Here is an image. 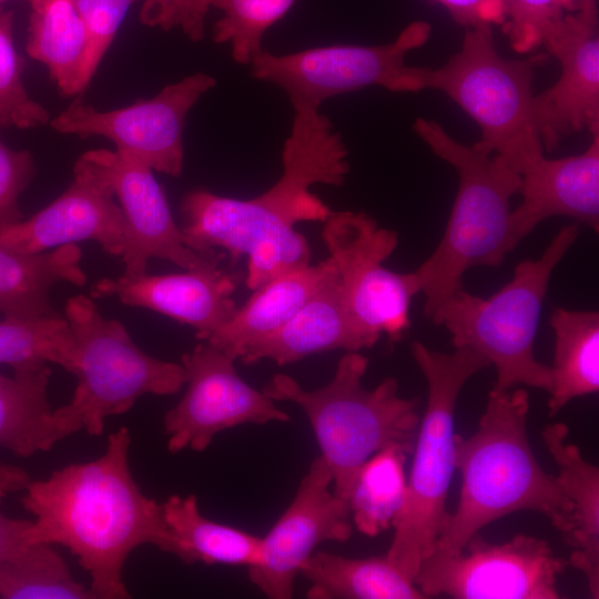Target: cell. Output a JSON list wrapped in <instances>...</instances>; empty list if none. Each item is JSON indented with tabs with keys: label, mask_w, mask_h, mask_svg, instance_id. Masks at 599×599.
Returning a JSON list of instances; mask_svg holds the SVG:
<instances>
[{
	"label": "cell",
	"mask_w": 599,
	"mask_h": 599,
	"mask_svg": "<svg viewBox=\"0 0 599 599\" xmlns=\"http://www.w3.org/2000/svg\"><path fill=\"white\" fill-rule=\"evenodd\" d=\"M349 173L348 150L319 109L294 110L282 150V174L260 195L238 200L205 189L186 193L180 205L181 231L199 253L223 248L232 262L247 256L246 286L309 264L311 247L295 230L300 222H325L332 210L311 191L315 184L341 186Z\"/></svg>",
	"instance_id": "1"
},
{
	"label": "cell",
	"mask_w": 599,
	"mask_h": 599,
	"mask_svg": "<svg viewBox=\"0 0 599 599\" xmlns=\"http://www.w3.org/2000/svg\"><path fill=\"white\" fill-rule=\"evenodd\" d=\"M130 430L108 436L97 459L70 464L45 479L29 480L21 504L35 517L27 544H58L89 572L95 599H126L122 578L129 555L151 544L170 552L162 506L135 483L130 465Z\"/></svg>",
	"instance_id": "2"
},
{
	"label": "cell",
	"mask_w": 599,
	"mask_h": 599,
	"mask_svg": "<svg viewBox=\"0 0 599 599\" xmlns=\"http://www.w3.org/2000/svg\"><path fill=\"white\" fill-rule=\"evenodd\" d=\"M526 389H491L477 430L455 434V467L461 476L458 505L447 512L434 550L459 552L485 526L520 510L548 518L562 539L571 507L554 475L539 465L530 448Z\"/></svg>",
	"instance_id": "3"
},
{
	"label": "cell",
	"mask_w": 599,
	"mask_h": 599,
	"mask_svg": "<svg viewBox=\"0 0 599 599\" xmlns=\"http://www.w3.org/2000/svg\"><path fill=\"white\" fill-rule=\"evenodd\" d=\"M416 135L458 175V189L444 234L434 252L415 271L432 318L458 290L464 274L477 266H500L514 251L510 200L521 179L499 155L454 139L437 121L416 118Z\"/></svg>",
	"instance_id": "4"
},
{
	"label": "cell",
	"mask_w": 599,
	"mask_h": 599,
	"mask_svg": "<svg viewBox=\"0 0 599 599\" xmlns=\"http://www.w3.org/2000/svg\"><path fill=\"white\" fill-rule=\"evenodd\" d=\"M367 367V357L347 352L321 388L307 390L293 377L276 374L262 390L272 400L302 408L332 474L333 493L346 501L361 467L375 453L392 445L413 453L420 422L418 399L400 396L395 377L373 389L363 386Z\"/></svg>",
	"instance_id": "5"
},
{
	"label": "cell",
	"mask_w": 599,
	"mask_h": 599,
	"mask_svg": "<svg viewBox=\"0 0 599 599\" xmlns=\"http://www.w3.org/2000/svg\"><path fill=\"white\" fill-rule=\"evenodd\" d=\"M578 235V223L562 226L544 253L518 263L495 294L481 297L460 288L430 318L448 331L455 348L471 349L496 368L494 389L549 390L551 370L535 357V337L552 272Z\"/></svg>",
	"instance_id": "6"
},
{
	"label": "cell",
	"mask_w": 599,
	"mask_h": 599,
	"mask_svg": "<svg viewBox=\"0 0 599 599\" xmlns=\"http://www.w3.org/2000/svg\"><path fill=\"white\" fill-rule=\"evenodd\" d=\"M412 355L427 384V404L414 446L404 505L396 516L387 557L414 579L435 548L447 516L446 499L455 467L454 415L458 397L475 374L490 366L468 348L430 349L419 341Z\"/></svg>",
	"instance_id": "7"
},
{
	"label": "cell",
	"mask_w": 599,
	"mask_h": 599,
	"mask_svg": "<svg viewBox=\"0 0 599 599\" xmlns=\"http://www.w3.org/2000/svg\"><path fill=\"white\" fill-rule=\"evenodd\" d=\"M491 28H465L460 49L441 67H419V87L450 98L480 129L474 145L501 156L520 174L544 155L532 118V81L549 54L506 59L496 49Z\"/></svg>",
	"instance_id": "8"
},
{
	"label": "cell",
	"mask_w": 599,
	"mask_h": 599,
	"mask_svg": "<svg viewBox=\"0 0 599 599\" xmlns=\"http://www.w3.org/2000/svg\"><path fill=\"white\" fill-rule=\"evenodd\" d=\"M64 317L77 344L78 378L67 404L91 436H100L109 416L124 414L144 394H176L186 383L182 364L152 357L132 341L124 325L104 318L85 295L68 300Z\"/></svg>",
	"instance_id": "9"
},
{
	"label": "cell",
	"mask_w": 599,
	"mask_h": 599,
	"mask_svg": "<svg viewBox=\"0 0 599 599\" xmlns=\"http://www.w3.org/2000/svg\"><path fill=\"white\" fill-rule=\"evenodd\" d=\"M430 34V23L417 20L379 45L334 44L282 55L263 49L250 64L251 74L281 88L294 110L319 109L332 97L373 85L416 93L420 92L419 67L407 65L405 59Z\"/></svg>",
	"instance_id": "10"
},
{
	"label": "cell",
	"mask_w": 599,
	"mask_h": 599,
	"mask_svg": "<svg viewBox=\"0 0 599 599\" xmlns=\"http://www.w3.org/2000/svg\"><path fill=\"white\" fill-rule=\"evenodd\" d=\"M322 238L342 287L347 311L366 333L392 343L410 327L409 307L420 293L415 272L397 273L383 263L398 245L395 231L363 212L332 211Z\"/></svg>",
	"instance_id": "11"
},
{
	"label": "cell",
	"mask_w": 599,
	"mask_h": 599,
	"mask_svg": "<svg viewBox=\"0 0 599 599\" xmlns=\"http://www.w3.org/2000/svg\"><path fill=\"white\" fill-rule=\"evenodd\" d=\"M567 565L544 539L516 535L491 544L478 532L457 554L433 550L413 581L426 598L558 599L557 579Z\"/></svg>",
	"instance_id": "12"
},
{
	"label": "cell",
	"mask_w": 599,
	"mask_h": 599,
	"mask_svg": "<svg viewBox=\"0 0 599 599\" xmlns=\"http://www.w3.org/2000/svg\"><path fill=\"white\" fill-rule=\"evenodd\" d=\"M216 85L212 75L197 72L164 87L155 97L132 105L101 111L75 99L50 120L53 130L82 139L102 136L152 170L177 177L182 173L183 130L189 112Z\"/></svg>",
	"instance_id": "13"
},
{
	"label": "cell",
	"mask_w": 599,
	"mask_h": 599,
	"mask_svg": "<svg viewBox=\"0 0 599 599\" xmlns=\"http://www.w3.org/2000/svg\"><path fill=\"white\" fill-rule=\"evenodd\" d=\"M234 362L207 342L181 356L187 387L163 419L171 454L203 453L216 434L238 425L290 422L274 400L241 378Z\"/></svg>",
	"instance_id": "14"
},
{
	"label": "cell",
	"mask_w": 599,
	"mask_h": 599,
	"mask_svg": "<svg viewBox=\"0 0 599 599\" xmlns=\"http://www.w3.org/2000/svg\"><path fill=\"white\" fill-rule=\"evenodd\" d=\"M332 474L321 455L309 465L297 491L247 566L248 578L267 598L293 597L294 579L323 541L345 542L352 536L348 501L329 490Z\"/></svg>",
	"instance_id": "15"
},
{
	"label": "cell",
	"mask_w": 599,
	"mask_h": 599,
	"mask_svg": "<svg viewBox=\"0 0 599 599\" xmlns=\"http://www.w3.org/2000/svg\"><path fill=\"white\" fill-rule=\"evenodd\" d=\"M80 158L106 184L124 214L123 275L145 274L151 258L167 260L183 270L193 268L216 252L203 254L187 245L150 166L116 149L90 150Z\"/></svg>",
	"instance_id": "16"
},
{
	"label": "cell",
	"mask_w": 599,
	"mask_h": 599,
	"mask_svg": "<svg viewBox=\"0 0 599 599\" xmlns=\"http://www.w3.org/2000/svg\"><path fill=\"white\" fill-rule=\"evenodd\" d=\"M541 47L561 69L559 79L532 99L542 149L552 152L566 136L599 132L598 22L565 12L546 30Z\"/></svg>",
	"instance_id": "17"
},
{
	"label": "cell",
	"mask_w": 599,
	"mask_h": 599,
	"mask_svg": "<svg viewBox=\"0 0 599 599\" xmlns=\"http://www.w3.org/2000/svg\"><path fill=\"white\" fill-rule=\"evenodd\" d=\"M69 187L28 220L0 230V245L22 254L95 241L111 256H122L126 244L125 217L106 184L81 158Z\"/></svg>",
	"instance_id": "18"
},
{
	"label": "cell",
	"mask_w": 599,
	"mask_h": 599,
	"mask_svg": "<svg viewBox=\"0 0 599 599\" xmlns=\"http://www.w3.org/2000/svg\"><path fill=\"white\" fill-rule=\"evenodd\" d=\"M224 253L215 252L206 261L181 273L102 278L91 288L93 298L116 296L132 307L161 313L196 329L205 341L236 313L232 295L240 273L220 266Z\"/></svg>",
	"instance_id": "19"
},
{
	"label": "cell",
	"mask_w": 599,
	"mask_h": 599,
	"mask_svg": "<svg viewBox=\"0 0 599 599\" xmlns=\"http://www.w3.org/2000/svg\"><path fill=\"white\" fill-rule=\"evenodd\" d=\"M521 203L510 214L515 250L542 221L567 216L599 229V132L580 154L561 159L540 155L520 172Z\"/></svg>",
	"instance_id": "20"
},
{
	"label": "cell",
	"mask_w": 599,
	"mask_h": 599,
	"mask_svg": "<svg viewBox=\"0 0 599 599\" xmlns=\"http://www.w3.org/2000/svg\"><path fill=\"white\" fill-rule=\"evenodd\" d=\"M377 341L349 315L335 273L284 325L251 343L240 359L245 365L271 359L283 366L333 349L359 352Z\"/></svg>",
	"instance_id": "21"
},
{
	"label": "cell",
	"mask_w": 599,
	"mask_h": 599,
	"mask_svg": "<svg viewBox=\"0 0 599 599\" xmlns=\"http://www.w3.org/2000/svg\"><path fill=\"white\" fill-rule=\"evenodd\" d=\"M564 423L546 426L541 438L554 459L559 487L570 504L568 565L585 577L592 598H599V468L586 460L577 445L568 441Z\"/></svg>",
	"instance_id": "22"
},
{
	"label": "cell",
	"mask_w": 599,
	"mask_h": 599,
	"mask_svg": "<svg viewBox=\"0 0 599 599\" xmlns=\"http://www.w3.org/2000/svg\"><path fill=\"white\" fill-rule=\"evenodd\" d=\"M50 376L48 364L0 373V448L30 457L82 429L67 405L51 408Z\"/></svg>",
	"instance_id": "23"
},
{
	"label": "cell",
	"mask_w": 599,
	"mask_h": 599,
	"mask_svg": "<svg viewBox=\"0 0 599 599\" xmlns=\"http://www.w3.org/2000/svg\"><path fill=\"white\" fill-rule=\"evenodd\" d=\"M336 273L328 257L287 271L253 291L234 316L205 341L232 359L291 319Z\"/></svg>",
	"instance_id": "24"
},
{
	"label": "cell",
	"mask_w": 599,
	"mask_h": 599,
	"mask_svg": "<svg viewBox=\"0 0 599 599\" xmlns=\"http://www.w3.org/2000/svg\"><path fill=\"white\" fill-rule=\"evenodd\" d=\"M82 252L65 244L51 252L22 254L0 245V313L9 318L59 317L50 291L60 282L87 283L80 267Z\"/></svg>",
	"instance_id": "25"
},
{
	"label": "cell",
	"mask_w": 599,
	"mask_h": 599,
	"mask_svg": "<svg viewBox=\"0 0 599 599\" xmlns=\"http://www.w3.org/2000/svg\"><path fill=\"white\" fill-rule=\"evenodd\" d=\"M300 572L311 582L309 599H425L414 581L385 554L347 558L317 551Z\"/></svg>",
	"instance_id": "26"
},
{
	"label": "cell",
	"mask_w": 599,
	"mask_h": 599,
	"mask_svg": "<svg viewBox=\"0 0 599 599\" xmlns=\"http://www.w3.org/2000/svg\"><path fill=\"white\" fill-rule=\"evenodd\" d=\"M549 323L555 333L549 415L570 400L599 390V313L556 307Z\"/></svg>",
	"instance_id": "27"
},
{
	"label": "cell",
	"mask_w": 599,
	"mask_h": 599,
	"mask_svg": "<svg viewBox=\"0 0 599 599\" xmlns=\"http://www.w3.org/2000/svg\"><path fill=\"white\" fill-rule=\"evenodd\" d=\"M161 506L171 539L170 554L184 564L247 567L253 562L261 538L205 518L194 495H172Z\"/></svg>",
	"instance_id": "28"
},
{
	"label": "cell",
	"mask_w": 599,
	"mask_h": 599,
	"mask_svg": "<svg viewBox=\"0 0 599 599\" xmlns=\"http://www.w3.org/2000/svg\"><path fill=\"white\" fill-rule=\"evenodd\" d=\"M30 7L27 53L47 67L61 95H77L88 35L73 0H38Z\"/></svg>",
	"instance_id": "29"
},
{
	"label": "cell",
	"mask_w": 599,
	"mask_h": 599,
	"mask_svg": "<svg viewBox=\"0 0 599 599\" xmlns=\"http://www.w3.org/2000/svg\"><path fill=\"white\" fill-rule=\"evenodd\" d=\"M407 454L400 446H387L361 467L348 498L351 518L359 532L374 537L393 526L405 501Z\"/></svg>",
	"instance_id": "30"
},
{
	"label": "cell",
	"mask_w": 599,
	"mask_h": 599,
	"mask_svg": "<svg viewBox=\"0 0 599 599\" xmlns=\"http://www.w3.org/2000/svg\"><path fill=\"white\" fill-rule=\"evenodd\" d=\"M0 598L95 599L78 582L52 545L24 544L0 565Z\"/></svg>",
	"instance_id": "31"
},
{
	"label": "cell",
	"mask_w": 599,
	"mask_h": 599,
	"mask_svg": "<svg viewBox=\"0 0 599 599\" xmlns=\"http://www.w3.org/2000/svg\"><path fill=\"white\" fill-rule=\"evenodd\" d=\"M75 357L74 335L64 316L0 321V364L13 370L53 363L72 374Z\"/></svg>",
	"instance_id": "32"
},
{
	"label": "cell",
	"mask_w": 599,
	"mask_h": 599,
	"mask_svg": "<svg viewBox=\"0 0 599 599\" xmlns=\"http://www.w3.org/2000/svg\"><path fill=\"white\" fill-rule=\"evenodd\" d=\"M297 0H212L223 17L213 27V41L230 43L233 60L250 65L263 50L265 32L280 21Z\"/></svg>",
	"instance_id": "33"
},
{
	"label": "cell",
	"mask_w": 599,
	"mask_h": 599,
	"mask_svg": "<svg viewBox=\"0 0 599 599\" xmlns=\"http://www.w3.org/2000/svg\"><path fill=\"white\" fill-rule=\"evenodd\" d=\"M13 13L0 6V125L32 129L50 123L44 106L32 100L21 80L26 62L14 48Z\"/></svg>",
	"instance_id": "34"
},
{
	"label": "cell",
	"mask_w": 599,
	"mask_h": 599,
	"mask_svg": "<svg viewBox=\"0 0 599 599\" xmlns=\"http://www.w3.org/2000/svg\"><path fill=\"white\" fill-rule=\"evenodd\" d=\"M134 2L135 0H73L88 35V52L78 81V94L89 85Z\"/></svg>",
	"instance_id": "35"
},
{
	"label": "cell",
	"mask_w": 599,
	"mask_h": 599,
	"mask_svg": "<svg viewBox=\"0 0 599 599\" xmlns=\"http://www.w3.org/2000/svg\"><path fill=\"white\" fill-rule=\"evenodd\" d=\"M564 0H505L501 30L519 54L537 51L549 26L565 13Z\"/></svg>",
	"instance_id": "36"
},
{
	"label": "cell",
	"mask_w": 599,
	"mask_h": 599,
	"mask_svg": "<svg viewBox=\"0 0 599 599\" xmlns=\"http://www.w3.org/2000/svg\"><path fill=\"white\" fill-rule=\"evenodd\" d=\"M212 0H143L140 22L169 31L180 28L193 42L205 37V17Z\"/></svg>",
	"instance_id": "37"
},
{
	"label": "cell",
	"mask_w": 599,
	"mask_h": 599,
	"mask_svg": "<svg viewBox=\"0 0 599 599\" xmlns=\"http://www.w3.org/2000/svg\"><path fill=\"white\" fill-rule=\"evenodd\" d=\"M34 174L32 154L8 148L0 138V230L23 220L19 197Z\"/></svg>",
	"instance_id": "38"
},
{
	"label": "cell",
	"mask_w": 599,
	"mask_h": 599,
	"mask_svg": "<svg viewBox=\"0 0 599 599\" xmlns=\"http://www.w3.org/2000/svg\"><path fill=\"white\" fill-rule=\"evenodd\" d=\"M28 475L16 467L0 465V505L10 493L23 489ZM30 520L12 519L0 511V565L27 544Z\"/></svg>",
	"instance_id": "39"
},
{
	"label": "cell",
	"mask_w": 599,
	"mask_h": 599,
	"mask_svg": "<svg viewBox=\"0 0 599 599\" xmlns=\"http://www.w3.org/2000/svg\"><path fill=\"white\" fill-rule=\"evenodd\" d=\"M464 28L500 26L505 21V0H436Z\"/></svg>",
	"instance_id": "40"
},
{
	"label": "cell",
	"mask_w": 599,
	"mask_h": 599,
	"mask_svg": "<svg viewBox=\"0 0 599 599\" xmlns=\"http://www.w3.org/2000/svg\"><path fill=\"white\" fill-rule=\"evenodd\" d=\"M566 12H576L591 22H598L597 0H564Z\"/></svg>",
	"instance_id": "41"
},
{
	"label": "cell",
	"mask_w": 599,
	"mask_h": 599,
	"mask_svg": "<svg viewBox=\"0 0 599 599\" xmlns=\"http://www.w3.org/2000/svg\"><path fill=\"white\" fill-rule=\"evenodd\" d=\"M6 1H8V0H0V6H2V3L6 2ZM24 1H27L31 6L32 3H34L38 0H24Z\"/></svg>",
	"instance_id": "42"
}]
</instances>
